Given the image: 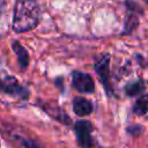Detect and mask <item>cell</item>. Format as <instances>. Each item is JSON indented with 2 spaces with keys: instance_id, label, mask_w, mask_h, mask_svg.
<instances>
[{
  "instance_id": "8",
  "label": "cell",
  "mask_w": 148,
  "mask_h": 148,
  "mask_svg": "<svg viewBox=\"0 0 148 148\" xmlns=\"http://www.w3.org/2000/svg\"><path fill=\"white\" fill-rule=\"evenodd\" d=\"M145 86L141 81H135V82H132L130 84L126 86L125 90H126V94L130 95V96H134V95H138L139 92H141L143 90Z\"/></svg>"
},
{
  "instance_id": "2",
  "label": "cell",
  "mask_w": 148,
  "mask_h": 148,
  "mask_svg": "<svg viewBox=\"0 0 148 148\" xmlns=\"http://www.w3.org/2000/svg\"><path fill=\"white\" fill-rule=\"evenodd\" d=\"M76 141L81 148H96V141L92 136V124L88 120H80L74 126Z\"/></svg>"
},
{
  "instance_id": "3",
  "label": "cell",
  "mask_w": 148,
  "mask_h": 148,
  "mask_svg": "<svg viewBox=\"0 0 148 148\" xmlns=\"http://www.w3.org/2000/svg\"><path fill=\"white\" fill-rule=\"evenodd\" d=\"M0 90L5 94L16 97L27 96L25 90L20 86L18 81L14 76L9 75H0Z\"/></svg>"
},
{
  "instance_id": "5",
  "label": "cell",
  "mask_w": 148,
  "mask_h": 148,
  "mask_svg": "<svg viewBox=\"0 0 148 148\" xmlns=\"http://www.w3.org/2000/svg\"><path fill=\"white\" fill-rule=\"evenodd\" d=\"M73 110L80 117L89 116L92 112V104L90 101L83 97H76L73 101Z\"/></svg>"
},
{
  "instance_id": "7",
  "label": "cell",
  "mask_w": 148,
  "mask_h": 148,
  "mask_svg": "<svg viewBox=\"0 0 148 148\" xmlns=\"http://www.w3.org/2000/svg\"><path fill=\"white\" fill-rule=\"evenodd\" d=\"M133 112L138 116H142L148 112V94L141 96L133 106Z\"/></svg>"
},
{
  "instance_id": "11",
  "label": "cell",
  "mask_w": 148,
  "mask_h": 148,
  "mask_svg": "<svg viewBox=\"0 0 148 148\" xmlns=\"http://www.w3.org/2000/svg\"><path fill=\"white\" fill-rule=\"evenodd\" d=\"M1 8H2V0H0V10H1Z\"/></svg>"
},
{
  "instance_id": "6",
  "label": "cell",
  "mask_w": 148,
  "mask_h": 148,
  "mask_svg": "<svg viewBox=\"0 0 148 148\" xmlns=\"http://www.w3.org/2000/svg\"><path fill=\"white\" fill-rule=\"evenodd\" d=\"M96 71L98 72L102 81L104 82L105 87L109 89V81H108V76H109V57L108 56H102L99 57V59L96 60Z\"/></svg>"
},
{
  "instance_id": "9",
  "label": "cell",
  "mask_w": 148,
  "mask_h": 148,
  "mask_svg": "<svg viewBox=\"0 0 148 148\" xmlns=\"http://www.w3.org/2000/svg\"><path fill=\"white\" fill-rule=\"evenodd\" d=\"M14 50H15V52L17 53V56H20V57H18L20 64L22 65V67H25L27 64H28V61H29L28 53H27L25 50L22 47V45H21V44H17V43L14 44Z\"/></svg>"
},
{
  "instance_id": "10",
  "label": "cell",
  "mask_w": 148,
  "mask_h": 148,
  "mask_svg": "<svg viewBox=\"0 0 148 148\" xmlns=\"http://www.w3.org/2000/svg\"><path fill=\"white\" fill-rule=\"evenodd\" d=\"M22 148H39V146H38L36 142L31 141V140H27V141L23 142Z\"/></svg>"
},
{
  "instance_id": "1",
  "label": "cell",
  "mask_w": 148,
  "mask_h": 148,
  "mask_svg": "<svg viewBox=\"0 0 148 148\" xmlns=\"http://www.w3.org/2000/svg\"><path fill=\"white\" fill-rule=\"evenodd\" d=\"M39 22V7L34 0L17 1L14 10L13 27L17 32L34 29Z\"/></svg>"
},
{
  "instance_id": "4",
  "label": "cell",
  "mask_w": 148,
  "mask_h": 148,
  "mask_svg": "<svg viewBox=\"0 0 148 148\" xmlns=\"http://www.w3.org/2000/svg\"><path fill=\"white\" fill-rule=\"evenodd\" d=\"M72 83H73V87L80 92L90 94L95 90L94 80L87 73L74 72L73 75H72Z\"/></svg>"
}]
</instances>
